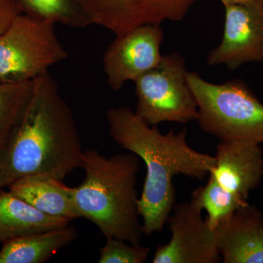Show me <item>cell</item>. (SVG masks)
Returning <instances> with one entry per match:
<instances>
[{
    "label": "cell",
    "instance_id": "cell-1",
    "mask_svg": "<svg viewBox=\"0 0 263 263\" xmlns=\"http://www.w3.org/2000/svg\"><path fill=\"white\" fill-rule=\"evenodd\" d=\"M84 150L72 110L47 72L34 79L32 92L0 155V186L29 175L61 181L81 167Z\"/></svg>",
    "mask_w": 263,
    "mask_h": 263
},
{
    "label": "cell",
    "instance_id": "cell-2",
    "mask_svg": "<svg viewBox=\"0 0 263 263\" xmlns=\"http://www.w3.org/2000/svg\"><path fill=\"white\" fill-rule=\"evenodd\" d=\"M107 121L114 141L146 164L138 213L143 219V234L160 233L176 204L174 176L203 179L215 167V156L200 153L189 146L186 128L163 135L127 107L109 109Z\"/></svg>",
    "mask_w": 263,
    "mask_h": 263
},
{
    "label": "cell",
    "instance_id": "cell-3",
    "mask_svg": "<svg viewBox=\"0 0 263 263\" xmlns=\"http://www.w3.org/2000/svg\"><path fill=\"white\" fill-rule=\"evenodd\" d=\"M139 161L131 152L106 157L97 149H85L81 164L84 179L72 188L80 217L98 227L105 238L133 245H140L143 235L136 189Z\"/></svg>",
    "mask_w": 263,
    "mask_h": 263
},
{
    "label": "cell",
    "instance_id": "cell-4",
    "mask_svg": "<svg viewBox=\"0 0 263 263\" xmlns=\"http://www.w3.org/2000/svg\"><path fill=\"white\" fill-rule=\"evenodd\" d=\"M186 79L202 130L221 141L263 144V104L245 81L214 84L195 72H187Z\"/></svg>",
    "mask_w": 263,
    "mask_h": 263
},
{
    "label": "cell",
    "instance_id": "cell-5",
    "mask_svg": "<svg viewBox=\"0 0 263 263\" xmlns=\"http://www.w3.org/2000/svg\"><path fill=\"white\" fill-rule=\"evenodd\" d=\"M54 24L18 15L0 34V82L34 80L68 57Z\"/></svg>",
    "mask_w": 263,
    "mask_h": 263
},
{
    "label": "cell",
    "instance_id": "cell-6",
    "mask_svg": "<svg viewBox=\"0 0 263 263\" xmlns=\"http://www.w3.org/2000/svg\"><path fill=\"white\" fill-rule=\"evenodd\" d=\"M185 60L178 52L165 55L155 68L137 78L135 112L149 125L197 121V104L186 79Z\"/></svg>",
    "mask_w": 263,
    "mask_h": 263
},
{
    "label": "cell",
    "instance_id": "cell-7",
    "mask_svg": "<svg viewBox=\"0 0 263 263\" xmlns=\"http://www.w3.org/2000/svg\"><path fill=\"white\" fill-rule=\"evenodd\" d=\"M90 24L122 35L147 24L181 21L196 0H74Z\"/></svg>",
    "mask_w": 263,
    "mask_h": 263
},
{
    "label": "cell",
    "instance_id": "cell-8",
    "mask_svg": "<svg viewBox=\"0 0 263 263\" xmlns=\"http://www.w3.org/2000/svg\"><path fill=\"white\" fill-rule=\"evenodd\" d=\"M168 243L156 249L154 263H216L221 259L215 232L192 202L175 204L167 221Z\"/></svg>",
    "mask_w": 263,
    "mask_h": 263
},
{
    "label": "cell",
    "instance_id": "cell-9",
    "mask_svg": "<svg viewBox=\"0 0 263 263\" xmlns=\"http://www.w3.org/2000/svg\"><path fill=\"white\" fill-rule=\"evenodd\" d=\"M103 57L104 72L111 89L119 91L162 61L163 31L160 25L147 24L116 36Z\"/></svg>",
    "mask_w": 263,
    "mask_h": 263
},
{
    "label": "cell",
    "instance_id": "cell-10",
    "mask_svg": "<svg viewBox=\"0 0 263 263\" xmlns=\"http://www.w3.org/2000/svg\"><path fill=\"white\" fill-rule=\"evenodd\" d=\"M222 41L207 58L210 66L224 64L235 70L263 61V5H226Z\"/></svg>",
    "mask_w": 263,
    "mask_h": 263
},
{
    "label": "cell",
    "instance_id": "cell-11",
    "mask_svg": "<svg viewBox=\"0 0 263 263\" xmlns=\"http://www.w3.org/2000/svg\"><path fill=\"white\" fill-rule=\"evenodd\" d=\"M216 164L209 174L226 193L247 201L249 193L258 187L263 177L260 144L221 141L216 148Z\"/></svg>",
    "mask_w": 263,
    "mask_h": 263
},
{
    "label": "cell",
    "instance_id": "cell-12",
    "mask_svg": "<svg viewBox=\"0 0 263 263\" xmlns=\"http://www.w3.org/2000/svg\"><path fill=\"white\" fill-rule=\"evenodd\" d=\"M224 263H263V214L247 204L214 229Z\"/></svg>",
    "mask_w": 263,
    "mask_h": 263
},
{
    "label": "cell",
    "instance_id": "cell-13",
    "mask_svg": "<svg viewBox=\"0 0 263 263\" xmlns=\"http://www.w3.org/2000/svg\"><path fill=\"white\" fill-rule=\"evenodd\" d=\"M9 191L48 215L71 221L81 218L72 197V187L48 175L24 176L9 186Z\"/></svg>",
    "mask_w": 263,
    "mask_h": 263
},
{
    "label": "cell",
    "instance_id": "cell-14",
    "mask_svg": "<svg viewBox=\"0 0 263 263\" xmlns=\"http://www.w3.org/2000/svg\"><path fill=\"white\" fill-rule=\"evenodd\" d=\"M70 222L44 214L10 191L0 190V243L63 228Z\"/></svg>",
    "mask_w": 263,
    "mask_h": 263
},
{
    "label": "cell",
    "instance_id": "cell-15",
    "mask_svg": "<svg viewBox=\"0 0 263 263\" xmlns=\"http://www.w3.org/2000/svg\"><path fill=\"white\" fill-rule=\"evenodd\" d=\"M69 226L42 233L18 237L3 243L0 263H43L77 238Z\"/></svg>",
    "mask_w": 263,
    "mask_h": 263
},
{
    "label": "cell",
    "instance_id": "cell-16",
    "mask_svg": "<svg viewBox=\"0 0 263 263\" xmlns=\"http://www.w3.org/2000/svg\"><path fill=\"white\" fill-rule=\"evenodd\" d=\"M22 14L72 28L91 25L74 0H13Z\"/></svg>",
    "mask_w": 263,
    "mask_h": 263
},
{
    "label": "cell",
    "instance_id": "cell-17",
    "mask_svg": "<svg viewBox=\"0 0 263 263\" xmlns=\"http://www.w3.org/2000/svg\"><path fill=\"white\" fill-rule=\"evenodd\" d=\"M191 202L197 209L206 212L205 220L214 230L221 221L240 208L249 204L248 202L226 193L211 179L205 186L197 188L193 192Z\"/></svg>",
    "mask_w": 263,
    "mask_h": 263
},
{
    "label": "cell",
    "instance_id": "cell-18",
    "mask_svg": "<svg viewBox=\"0 0 263 263\" xmlns=\"http://www.w3.org/2000/svg\"><path fill=\"white\" fill-rule=\"evenodd\" d=\"M34 80L0 82V155L32 92Z\"/></svg>",
    "mask_w": 263,
    "mask_h": 263
},
{
    "label": "cell",
    "instance_id": "cell-19",
    "mask_svg": "<svg viewBox=\"0 0 263 263\" xmlns=\"http://www.w3.org/2000/svg\"><path fill=\"white\" fill-rule=\"evenodd\" d=\"M100 249V263H143L149 255V247L133 245L117 238H106Z\"/></svg>",
    "mask_w": 263,
    "mask_h": 263
},
{
    "label": "cell",
    "instance_id": "cell-20",
    "mask_svg": "<svg viewBox=\"0 0 263 263\" xmlns=\"http://www.w3.org/2000/svg\"><path fill=\"white\" fill-rule=\"evenodd\" d=\"M20 14L22 13L13 0H0V34H3Z\"/></svg>",
    "mask_w": 263,
    "mask_h": 263
},
{
    "label": "cell",
    "instance_id": "cell-21",
    "mask_svg": "<svg viewBox=\"0 0 263 263\" xmlns=\"http://www.w3.org/2000/svg\"><path fill=\"white\" fill-rule=\"evenodd\" d=\"M223 5H263V0H220Z\"/></svg>",
    "mask_w": 263,
    "mask_h": 263
},
{
    "label": "cell",
    "instance_id": "cell-22",
    "mask_svg": "<svg viewBox=\"0 0 263 263\" xmlns=\"http://www.w3.org/2000/svg\"><path fill=\"white\" fill-rule=\"evenodd\" d=\"M1 189H3V188H2V187H1V186H0V190H1Z\"/></svg>",
    "mask_w": 263,
    "mask_h": 263
}]
</instances>
